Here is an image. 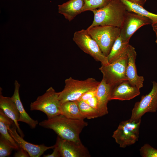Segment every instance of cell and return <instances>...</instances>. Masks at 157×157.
Listing matches in <instances>:
<instances>
[{
  "label": "cell",
  "mask_w": 157,
  "mask_h": 157,
  "mask_svg": "<svg viewBox=\"0 0 157 157\" xmlns=\"http://www.w3.org/2000/svg\"><path fill=\"white\" fill-rule=\"evenodd\" d=\"M128 1L143 7L147 0H127Z\"/></svg>",
  "instance_id": "31"
},
{
  "label": "cell",
  "mask_w": 157,
  "mask_h": 157,
  "mask_svg": "<svg viewBox=\"0 0 157 157\" xmlns=\"http://www.w3.org/2000/svg\"><path fill=\"white\" fill-rule=\"evenodd\" d=\"M136 56L135 48L129 44L127 50L126 76L128 81L131 85L140 89L143 86L144 78L138 75L135 63Z\"/></svg>",
  "instance_id": "13"
},
{
  "label": "cell",
  "mask_w": 157,
  "mask_h": 157,
  "mask_svg": "<svg viewBox=\"0 0 157 157\" xmlns=\"http://www.w3.org/2000/svg\"><path fill=\"white\" fill-rule=\"evenodd\" d=\"M127 63V53L111 63L101 65L99 69L103 74L102 79L113 88L128 81L126 76Z\"/></svg>",
  "instance_id": "7"
},
{
  "label": "cell",
  "mask_w": 157,
  "mask_h": 157,
  "mask_svg": "<svg viewBox=\"0 0 157 157\" xmlns=\"http://www.w3.org/2000/svg\"><path fill=\"white\" fill-rule=\"evenodd\" d=\"M155 32L156 35V40L155 42L157 45V32Z\"/></svg>",
  "instance_id": "33"
},
{
  "label": "cell",
  "mask_w": 157,
  "mask_h": 157,
  "mask_svg": "<svg viewBox=\"0 0 157 157\" xmlns=\"http://www.w3.org/2000/svg\"><path fill=\"white\" fill-rule=\"evenodd\" d=\"M73 39L81 49L96 61L100 62L104 65L109 64L107 57L102 53L97 43L91 37L87 29L76 31Z\"/></svg>",
  "instance_id": "8"
},
{
  "label": "cell",
  "mask_w": 157,
  "mask_h": 157,
  "mask_svg": "<svg viewBox=\"0 0 157 157\" xmlns=\"http://www.w3.org/2000/svg\"><path fill=\"white\" fill-rule=\"evenodd\" d=\"M140 89L131 85L128 81H123L113 88L110 100H128L139 95Z\"/></svg>",
  "instance_id": "14"
},
{
  "label": "cell",
  "mask_w": 157,
  "mask_h": 157,
  "mask_svg": "<svg viewBox=\"0 0 157 157\" xmlns=\"http://www.w3.org/2000/svg\"><path fill=\"white\" fill-rule=\"evenodd\" d=\"M98 45L103 54L107 56L117 39L119 36L120 28L111 26H99L86 29Z\"/></svg>",
  "instance_id": "4"
},
{
  "label": "cell",
  "mask_w": 157,
  "mask_h": 157,
  "mask_svg": "<svg viewBox=\"0 0 157 157\" xmlns=\"http://www.w3.org/2000/svg\"><path fill=\"white\" fill-rule=\"evenodd\" d=\"M62 157H90L91 155L81 142L63 139L58 135L55 144Z\"/></svg>",
  "instance_id": "11"
},
{
  "label": "cell",
  "mask_w": 157,
  "mask_h": 157,
  "mask_svg": "<svg viewBox=\"0 0 157 157\" xmlns=\"http://www.w3.org/2000/svg\"><path fill=\"white\" fill-rule=\"evenodd\" d=\"M58 92L50 87L42 95L38 96L30 105L31 110H37L44 113L47 119L60 114L61 104L58 98Z\"/></svg>",
  "instance_id": "5"
},
{
  "label": "cell",
  "mask_w": 157,
  "mask_h": 157,
  "mask_svg": "<svg viewBox=\"0 0 157 157\" xmlns=\"http://www.w3.org/2000/svg\"><path fill=\"white\" fill-rule=\"evenodd\" d=\"M20 85L15 80L14 83V91L13 96L11 97L14 101L19 113L18 122H24L29 126L32 129L35 128L38 124L37 120L32 119L25 111L21 101L19 90Z\"/></svg>",
  "instance_id": "18"
},
{
  "label": "cell",
  "mask_w": 157,
  "mask_h": 157,
  "mask_svg": "<svg viewBox=\"0 0 157 157\" xmlns=\"http://www.w3.org/2000/svg\"><path fill=\"white\" fill-rule=\"evenodd\" d=\"M140 152V155L143 157H157V149L148 144L141 147Z\"/></svg>",
  "instance_id": "25"
},
{
  "label": "cell",
  "mask_w": 157,
  "mask_h": 157,
  "mask_svg": "<svg viewBox=\"0 0 157 157\" xmlns=\"http://www.w3.org/2000/svg\"><path fill=\"white\" fill-rule=\"evenodd\" d=\"M149 18L133 12L127 11L120 28L119 36L125 42L129 43L132 36L140 27L151 24Z\"/></svg>",
  "instance_id": "10"
},
{
  "label": "cell",
  "mask_w": 157,
  "mask_h": 157,
  "mask_svg": "<svg viewBox=\"0 0 157 157\" xmlns=\"http://www.w3.org/2000/svg\"><path fill=\"white\" fill-rule=\"evenodd\" d=\"M141 123V119L136 121L129 119L119 124L112 137L120 147L125 148L138 140Z\"/></svg>",
  "instance_id": "6"
},
{
  "label": "cell",
  "mask_w": 157,
  "mask_h": 157,
  "mask_svg": "<svg viewBox=\"0 0 157 157\" xmlns=\"http://www.w3.org/2000/svg\"><path fill=\"white\" fill-rule=\"evenodd\" d=\"M113 88L103 79L97 87L96 96L98 101V111L100 117L107 114L108 113L107 104L110 100Z\"/></svg>",
  "instance_id": "16"
},
{
  "label": "cell",
  "mask_w": 157,
  "mask_h": 157,
  "mask_svg": "<svg viewBox=\"0 0 157 157\" xmlns=\"http://www.w3.org/2000/svg\"><path fill=\"white\" fill-rule=\"evenodd\" d=\"M84 4V0H69L58 5V13L70 22L82 12Z\"/></svg>",
  "instance_id": "17"
},
{
  "label": "cell",
  "mask_w": 157,
  "mask_h": 157,
  "mask_svg": "<svg viewBox=\"0 0 157 157\" xmlns=\"http://www.w3.org/2000/svg\"><path fill=\"white\" fill-rule=\"evenodd\" d=\"M97 87L87 91L84 93L77 100L85 101L90 98L95 96Z\"/></svg>",
  "instance_id": "27"
},
{
  "label": "cell",
  "mask_w": 157,
  "mask_h": 157,
  "mask_svg": "<svg viewBox=\"0 0 157 157\" xmlns=\"http://www.w3.org/2000/svg\"><path fill=\"white\" fill-rule=\"evenodd\" d=\"M129 43L123 41L119 36L115 42L109 55L108 62L111 63L127 53Z\"/></svg>",
  "instance_id": "20"
},
{
  "label": "cell",
  "mask_w": 157,
  "mask_h": 157,
  "mask_svg": "<svg viewBox=\"0 0 157 157\" xmlns=\"http://www.w3.org/2000/svg\"><path fill=\"white\" fill-rule=\"evenodd\" d=\"M8 131L10 135L19 145V147L25 150L31 157H40L48 149H53L54 145L47 147L44 144L36 145L26 141L19 135L17 131V128L15 124L11 127H8Z\"/></svg>",
  "instance_id": "12"
},
{
  "label": "cell",
  "mask_w": 157,
  "mask_h": 157,
  "mask_svg": "<svg viewBox=\"0 0 157 157\" xmlns=\"http://www.w3.org/2000/svg\"><path fill=\"white\" fill-rule=\"evenodd\" d=\"M153 86L151 92L143 95L140 100L136 102L131 111L130 119L138 121L148 112L155 113L157 110V82H152Z\"/></svg>",
  "instance_id": "9"
},
{
  "label": "cell",
  "mask_w": 157,
  "mask_h": 157,
  "mask_svg": "<svg viewBox=\"0 0 157 157\" xmlns=\"http://www.w3.org/2000/svg\"><path fill=\"white\" fill-rule=\"evenodd\" d=\"M153 30L155 32H157V24L152 26Z\"/></svg>",
  "instance_id": "32"
},
{
  "label": "cell",
  "mask_w": 157,
  "mask_h": 157,
  "mask_svg": "<svg viewBox=\"0 0 157 157\" xmlns=\"http://www.w3.org/2000/svg\"><path fill=\"white\" fill-rule=\"evenodd\" d=\"M15 157H28L30 156L28 153L23 149L19 147L17 152H15L14 155Z\"/></svg>",
  "instance_id": "29"
},
{
  "label": "cell",
  "mask_w": 157,
  "mask_h": 157,
  "mask_svg": "<svg viewBox=\"0 0 157 157\" xmlns=\"http://www.w3.org/2000/svg\"><path fill=\"white\" fill-rule=\"evenodd\" d=\"M13 148L2 136L0 137V157L9 156Z\"/></svg>",
  "instance_id": "26"
},
{
  "label": "cell",
  "mask_w": 157,
  "mask_h": 157,
  "mask_svg": "<svg viewBox=\"0 0 157 157\" xmlns=\"http://www.w3.org/2000/svg\"><path fill=\"white\" fill-rule=\"evenodd\" d=\"M1 93L0 90V108L6 116L13 121L18 133L23 138L24 135L18 123L19 113L16 105L11 97H4Z\"/></svg>",
  "instance_id": "15"
},
{
  "label": "cell",
  "mask_w": 157,
  "mask_h": 157,
  "mask_svg": "<svg viewBox=\"0 0 157 157\" xmlns=\"http://www.w3.org/2000/svg\"><path fill=\"white\" fill-rule=\"evenodd\" d=\"M80 112L85 119H90L100 117L98 111L92 108L85 101L76 100Z\"/></svg>",
  "instance_id": "23"
},
{
  "label": "cell",
  "mask_w": 157,
  "mask_h": 157,
  "mask_svg": "<svg viewBox=\"0 0 157 157\" xmlns=\"http://www.w3.org/2000/svg\"><path fill=\"white\" fill-rule=\"evenodd\" d=\"M13 121L6 116L3 110L0 109V136L4 138L13 148L18 150L19 146L9 133L8 127L14 124Z\"/></svg>",
  "instance_id": "19"
},
{
  "label": "cell",
  "mask_w": 157,
  "mask_h": 157,
  "mask_svg": "<svg viewBox=\"0 0 157 157\" xmlns=\"http://www.w3.org/2000/svg\"><path fill=\"white\" fill-rule=\"evenodd\" d=\"M65 82L63 89L58 92V98L61 104L67 101L77 100L87 91L97 88L100 81L92 78L79 80L70 77L66 79Z\"/></svg>",
  "instance_id": "3"
},
{
  "label": "cell",
  "mask_w": 157,
  "mask_h": 157,
  "mask_svg": "<svg viewBox=\"0 0 157 157\" xmlns=\"http://www.w3.org/2000/svg\"><path fill=\"white\" fill-rule=\"evenodd\" d=\"M124 5L127 11L133 12L147 17L152 21L151 26L157 24V14L150 12L143 7L131 2L127 0H120Z\"/></svg>",
  "instance_id": "22"
},
{
  "label": "cell",
  "mask_w": 157,
  "mask_h": 157,
  "mask_svg": "<svg viewBox=\"0 0 157 157\" xmlns=\"http://www.w3.org/2000/svg\"><path fill=\"white\" fill-rule=\"evenodd\" d=\"M88 123L84 119H72L60 114L40 122L39 125L53 130L61 138L76 142H81L79 134Z\"/></svg>",
  "instance_id": "1"
},
{
  "label": "cell",
  "mask_w": 157,
  "mask_h": 157,
  "mask_svg": "<svg viewBox=\"0 0 157 157\" xmlns=\"http://www.w3.org/2000/svg\"><path fill=\"white\" fill-rule=\"evenodd\" d=\"M53 148V150L52 153L51 154H48L46 155H44V157H59L60 155L58 148L55 146Z\"/></svg>",
  "instance_id": "30"
},
{
  "label": "cell",
  "mask_w": 157,
  "mask_h": 157,
  "mask_svg": "<svg viewBox=\"0 0 157 157\" xmlns=\"http://www.w3.org/2000/svg\"><path fill=\"white\" fill-rule=\"evenodd\" d=\"M85 101L91 107L98 111V101L96 96Z\"/></svg>",
  "instance_id": "28"
},
{
  "label": "cell",
  "mask_w": 157,
  "mask_h": 157,
  "mask_svg": "<svg viewBox=\"0 0 157 157\" xmlns=\"http://www.w3.org/2000/svg\"><path fill=\"white\" fill-rule=\"evenodd\" d=\"M84 4L82 12L93 10L104 7L108 4L111 0H84Z\"/></svg>",
  "instance_id": "24"
},
{
  "label": "cell",
  "mask_w": 157,
  "mask_h": 157,
  "mask_svg": "<svg viewBox=\"0 0 157 157\" xmlns=\"http://www.w3.org/2000/svg\"><path fill=\"white\" fill-rule=\"evenodd\" d=\"M92 11L94 14V19L88 28L102 26L120 28L127 10L120 0H111L106 6Z\"/></svg>",
  "instance_id": "2"
},
{
  "label": "cell",
  "mask_w": 157,
  "mask_h": 157,
  "mask_svg": "<svg viewBox=\"0 0 157 157\" xmlns=\"http://www.w3.org/2000/svg\"><path fill=\"white\" fill-rule=\"evenodd\" d=\"M60 114L71 119H84L76 101H68L61 104Z\"/></svg>",
  "instance_id": "21"
}]
</instances>
